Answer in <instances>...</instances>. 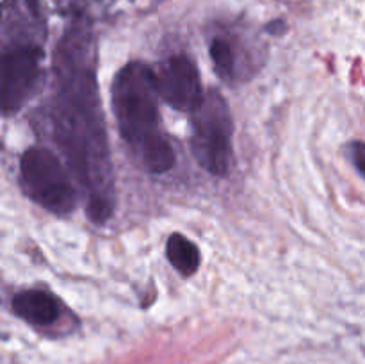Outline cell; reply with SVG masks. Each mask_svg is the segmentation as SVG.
I'll return each mask as SVG.
<instances>
[{
	"mask_svg": "<svg viewBox=\"0 0 365 364\" xmlns=\"http://www.w3.org/2000/svg\"><path fill=\"white\" fill-rule=\"evenodd\" d=\"M21 188L25 195L46 211L70 213L75 206V189L52 152L45 148H29L20 163Z\"/></svg>",
	"mask_w": 365,
	"mask_h": 364,
	"instance_id": "cell-3",
	"label": "cell"
},
{
	"mask_svg": "<svg viewBox=\"0 0 365 364\" xmlns=\"http://www.w3.org/2000/svg\"><path fill=\"white\" fill-rule=\"evenodd\" d=\"M155 77L157 95L177 111L192 113L203 98L202 82L196 64L185 56L170 57L160 64Z\"/></svg>",
	"mask_w": 365,
	"mask_h": 364,
	"instance_id": "cell-5",
	"label": "cell"
},
{
	"mask_svg": "<svg viewBox=\"0 0 365 364\" xmlns=\"http://www.w3.org/2000/svg\"><path fill=\"white\" fill-rule=\"evenodd\" d=\"M166 256L170 263L173 264L175 270L184 275V277L195 273L200 266L198 246L189 241L185 236L173 234L168 239Z\"/></svg>",
	"mask_w": 365,
	"mask_h": 364,
	"instance_id": "cell-7",
	"label": "cell"
},
{
	"mask_svg": "<svg viewBox=\"0 0 365 364\" xmlns=\"http://www.w3.org/2000/svg\"><path fill=\"white\" fill-rule=\"evenodd\" d=\"M210 57L214 61V66H216V71L221 75V77H228L234 70L235 57L234 50H232L230 43L223 38H216L210 43Z\"/></svg>",
	"mask_w": 365,
	"mask_h": 364,
	"instance_id": "cell-8",
	"label": "cell"
},
{
	"mask_svg": "<svg viewBox=\"0 0 365 364\" xmlns=\"http://www.w3.org/2000/svg\"><path fill=\"white\" fill-rule=\"evenodd\" d=\"M43 50L18 43L0 54V113L16 114L38 89Z\"/></svg>",
	"mask_w": 365,
	"mask_h": 364,
	"instance_id": "cell-4",
	"label": "cell"
},
{
	"mask_svg": "<svg viewBox=\"0 0 365 364\" xmlns=\"http://www.w3.org/2000/svg\"><path fill=\"white\" fill-rule=\"evenodd\" d=\"M353 159H355V168L360 175H364V145L355 143L353 145Z\"/></svg>",
	"mask_w": 365,
	"mask_h": 364,
	"instance_id": "cell-9",
	"label": "cell"
},
{
	"mask_svg": "<svg viewBox=\"0 0 365 364\" xmlns=\"http://www.w3.org/2000/svg\"><path fill=\"white\" fill-rule=\"evenodd\" d=\"M13 310L27 323L46 327V325H52L59 320L61 303L48 293L29 289V291L18 293L14 296Z\"/></svg>",
	"mask_w": 365,
	"mask_h": 364,
	"instance_id": "cell-6",
	"label": "cell"
},
{
	"mask_svg": "<svg viewBox=\"0 0 365 364\" xmlns=\"http://www.w3.org/2000/svg\"><path fill=\"white\" fill-rule=\"evenodd\" d=\"M232 125L230 109L223 96L210 91L192 111V156L209 173L223 177L232 163Z\"/></svg>",
	"mask_w": 365,
	"mask_h": 364,
	"instance_id": "cell-2",
	"label": "cell"
},
{
	"mask_svg": "<svg viewBox=\"0 0 365 364\" xmlns=\"http://www.w3.org/2000/svg\"><path fill=\"white\" fill-rule=\"evenodd\" d=\"M155 77L143 63L127 64L113 84V109L118 128L135 156L164 139L159 131Z\"/></svg>",
	"mask_w": 365,
	"mask_h": 364,
	"instance_id": "cell-1",
	"label": "cell"
}]
</instances>
